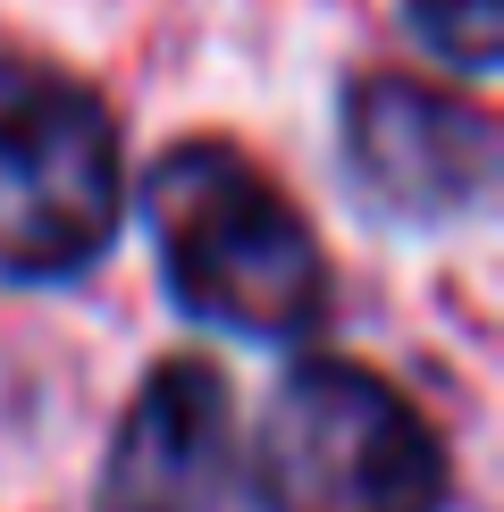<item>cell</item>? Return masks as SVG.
<instances>
[{"mask_svg":"<svg viewBox=\"0 0 504 512\" xmlns=\"http://www.w3.org/2000/svg\"><path fill=\"white\" fill-rule=\"evenodd\" d=\"M152 227H160V269L194 319L236 336H303L328 311V261L294 202L227 143H177L152 185Z\"/></svg>","mask_w":504,"mask_h":512,"instance_id":"6da1fadb","label":"cell"},{"mask_svg":"<svg viewBox=\"0 0 504 512\" xmlns=\"http://www.w3.org/2000/svg\"><path fill=\"white\" fill-rule=\"evenodd\" d=\"M261 512H446V454L429 420L362 361H303L261 412Z\"/></svg>","mask_w":504,"mask_h":512,"instance_id":"7a4b0ae2","label":"cell"},{"mask_svg":"<svg viewBox=\"0 0 504 512\" xmlns=\"http://www.w3.org/2000/svg\"><path fill=\"white\" fill-rule=\"evenodd\" d=\"M126 210L118 118L76 76L0 59V277H76Z\"/></svg>","mask_w":504,"mask_h":512,"instance_id":"3957f363","label":"cell"},{"mask_svg":"<svg viewBox=\"0 0 504 512\" xmlns=\"http://www.w3.org/2000/svg\"><path fill=\"white\" fill-rule=\"evenodd\" d=\"M345 160L362 202H378L387 219L437 227L488 202L496 126L462 93H437L412 76H362L345 93Z\"/></svg>","mask_w":504,"mask_h":512,"instance_id":"277c9868","label":"cell"},{"mask_svg":"<svg viewBox=\"0 0 504 512\" xmlns=\"http://www.w3.org/2000/svg\"><path fill=\"white\" fill-rule=\"evenodd\" d=\"M236 496V403L202 353H177L126 403L93 512H227Z\"/></svg>","mask_w":504,"mask_h":512,"instance_id":"5b68a950","label":"cell"},{"mask_svg":"<svg viewBox=\"0 0 504 512\" xmlns=\"http://www.w3.org/2000/svg\"><path fill=\"white\" fill-rule=\"evenodd\" d=\"M412 26H420V42H437L462 76H488L496 68V42H504L496 34L504 26L496 0H412Z\"/></svg>","mask_w":504,"mask_h":512,"instance_id":"8992f818","label":"cell"}]
</instances>
